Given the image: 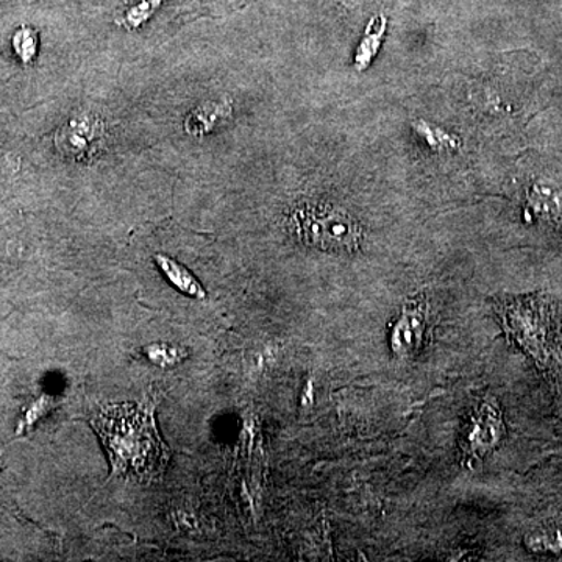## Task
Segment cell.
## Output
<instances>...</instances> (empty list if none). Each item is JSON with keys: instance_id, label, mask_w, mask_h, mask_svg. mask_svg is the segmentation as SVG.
I'll return each instance as SVG.
<instances>
[{"instance_id": "obj_1", "label": "cell", "mask_w": 562, "mask_h": 562, "mask_svg": "<svg viewBox=\"0 0 562 562\" xmlns=\"http://www.w3.org/2000/svg\"><path fill=\"white\" fill-rule=\"evenodd\" d=\"M491 305L505 338L535 362L562 398V299L543 291L502 294Z\"/></svg>"}, {"instance_id": "obj_2", "label": "cell", "mask_w": 562, "mask_h": 562, "mask_svg": "<svg viewBox=\"0 0 562 562\" xmlns=\"http://www.w3.org/2000/svg\"><path fill=\"white\" fill-rule=\"evenodd\" d=\"M92 427L110 454L114 476L151 482L160 479L169 449L158 435L154 406L114 405L95 414Z\"/></svg>"}, {"instance_id": "obj_3", "label": "cell", "mask_w": 562, "mask_h": 562, "mask_svg": "<svg viewBox=\"0 0 562 562\" xmlns=\"http://www.w3.org/2000/svg\"><path fill=\"white\" fill-rule=\"evenodd\" d=\"M292 228L303 244L327 251L360 249L362 228L349 213L327 203H305L291 216Z\"/></svg>"}, {"instance_id": "obj_4", "label": "cell", "mask_w": 562, "mask_h": 562, "mask_svg": "<svg viewBox=\"0 0 562 562\" xmlns=\"http://www.w3.org/2000/svg\"><path fill=\"white\" fill-rule=\"evenodd\" d=\"M506 438L505 417L498 402L492 397L480 398L465 413L461 424V460L465 468H476L502 446Z\"/></svg>"}, {"instance_id": "obj_5", "label": "cell", "mask_w": 562, "mask_h": 562, "mask_svg": "<svg viewBox=\"0 0 562 562\" xmlns=\"http://www.w3.org/2000/svg\"><path fill=\"white\" fill-rule=\"evenodd\" d=\"M431 306L427 295L419 294L403 303L391 322L387 347L392 357L413 360L424 350L430 330Z\"/></svg>"}, {"instance_id": "obj_6", "label": "cell", "mask_w": 562, "mask_h": 562, "mask_svg": "<svg viewBox=\"0 0 562 562\" xmlns=\"http://www.w3.org/2000/svg\"><path fill=\"white\" fill-rule=\"evenodd\" d=\"M525 221L562 231V187L536 183L525 194Z\"/></svg>"}, {"instance_id": "obj_7", "label": "cell", "mask_w": 562, "mask_h": 562, "mask_svg": "<svg viewBox=\"0 0 562 562\" xmlns=\"http://www.w3.org/2000/svg\"><path fill=\"white\" fill-rule=\"evenodd\" d=\"M98 133L94 122L88 117H76L58 132L57 147L70 157H79L98 139Z\"/></svg>"}, {"instance_id": "obj_8", "label": "cell", "mask_w": 562, "mask_h": 562, "mask_svg": "<svg viewBox=\"0 0 562 562\" xmlns=\"http://www.w3.org/2000/svg\"><path fill=\"white\" fill-rule=\"evenodd\" d=\"M225 114H231V106L224 103H205L192 111L184 125L191 135L202 136L213 131L216 122L221 121Z\"/></svg>"}, {"instance_id": "obj_9", "label": "cell", "mask_w": 562, "mask_h": 562, "mask_svg": "<svg viewBox=\"0 0 562 562\" xmlns=\"http://www.w3.org/2000/svg\"><path fill=\"white\" fill-rule=\"evenodd\" d=\"M157 262L173 286L179 288L184 294L192 295V297H205V291H203L201 283H199L183 266H180L179 262L165 257V255H157Z\"/></svg>"}, {"instance_id": "obj_10", "label": "cell", "mask_w": 562, "mask_h": 562, "mask_svg": "<svg viewBox=\"0 0 562 562\" xmlns=\"http://www.w3.org/2000/svg\"><path fill=\"white\" fill-rule=\"evenodd\" d=\"M11 49L16 55L18 60L22 65H32L35 61L36 55L40 49V36L38 32L29 25H22L11 36Z\"/></svg>"}, {"instance_id": "obj_11", "label": "cell", "mask_w": 562, "mask_h": 562, "mask_svg": "<svg viewBox=\"0 0 562 562\" xmlns=\"http://www.w3.org/2000/svg\"><path fill=\"white\" fill-rule=\"evenodd\" d=\"M384 31H386V20H384V18H382V22H380V27H376V20H373L371 24L368 25L364 40L361 41L360 49H358V68H366V66L371 63L373 55H375L380 44H382Z\"/></svg>"}, {"instance_id": "obj_12", "label": "cell", "mask_w": 562, "mask_h": 562, "mask_svg": "<svg viewBox=\"0 0 562 562\" xmlns=\"http://www.w3.org/2000/svg\"><path fill=\"white\" fill-rule=\"evenodd\" d=\"M525 543L532 552L557 553L562 549V535L560 530H538L528 535Z\"/></svg>"}, {"instance_id": "obj_13", "label": "cell", "mask_w": 562, "mask_h": 562, "mask_svg": "<svg viewBox=\"0 0 562 562\" xmlns=\"http://www.w3.org/2000/svg\"><path fill=\"white\" fill-rule=\"evenodd\" d=\"M151 361L157 362L158 366H176L181 360V355L176 347L166 346V344H157V346H150L146 350Z\"/></svg>"}, {"instance_id": "obj_14", "label": "cell", "mask_w": 562, "mask_h": 562, "mask_svg": "<svg viewBox=\"0 0 562 562\" xmlns=\"http://www.w3.org/2000/svg\"><path fill=\"white\" fill-rule=\"evenodd\" d=\"M47 406H50V401H47V398H40V401L33 403L32 408L27 409L24 419L21 422L20 432L21 430H24V428L31 427V425L35 424L41 414L47 412Z\"/></svg>"}]
</instances>
